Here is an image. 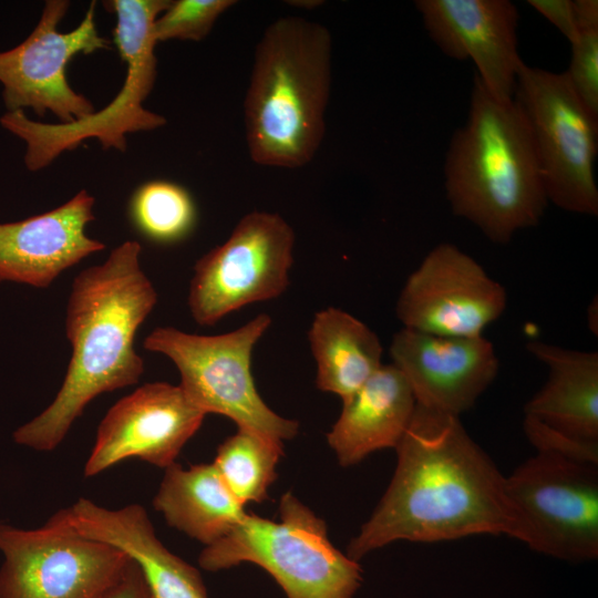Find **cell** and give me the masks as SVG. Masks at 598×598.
<instances>
[{"instance_id":"cell-1","label":"cell","mask_w":598,"mask_h":598,"mask_svg":"<svg viewBox=\"0 0 598 598\" xmlns=\"http://www.w3.org/2000/svg\"><path fill=\"white\" fill-rule=\"evenodd\" d=\"M383 497L348 546L359 560L393 542L512 533L505 476L458 416L416 404Z\"/></svg>"},{"instance_id":"cell-2","label":"cell","mask_w":598,"mask_h":598,"mask_svg":"<svg viewBox=\"0 0 598 598\" xmlns=\"http://www.w3.org/2000/svg\"><path fill=\"white\" fill-rule=\"evenodd\" d=\"M141 254L140 243L126 240L74 278L65 311L72 355L63 383L44 411L14 431L16 443L53 451L93 399L138 382L144 361L134 340L158 299Z\"/></svg>"},{"instance_id":"cell-3","label":"cell","mask_w":598,"mask_h":598,"mask_svg":"<svg viewBox=\"0 0 598 598\" xmlns=\"http://www.w3.org/2000/svg\"><path fill=\"white\" fill-rule=\"evenodd\" d=\"M444 176L452 213L495 244L537 226L548 204L522 109L514 99L494 97L477 75L466 123L451 138Z\"/></svg>"},{"instance_id":"cell-4","label":"cell","mask_w":598,"mask_h":598,"mask_svg":"<svg viewBox=\"0 0 598 598\" xmlns=\"http://www.w3.org/2000/svg\"><path fill=\"white\" fill-rule=\"evenodd\" d=\"M331 49L328 29L316 21L283 17L266 28L244 100L252 162L291 169L312 161L326 132Z\"/></svg>"},{"instance_id":"cell-5","label":"cell","mask_w":598,"mask_h":598,"mask_svg":"<svg viewBox=\"0 0 598 598\" xmlns=\"http://www.w3.org/2000/svg\"><path fill=\"white\" fill-rule=\"evenodd\" d=\"M168 0H110L104 6L115 14L113 43L126 64L125 80L114 99L101 111L70 123H44L24 111L6 112L1 126L25 144L24 165L30 172L49 166L63 152L95 138L105 150L124 152L126 135L156 130L164 116L144 107L157 76L153 28Z\"/></svg>"},{"instance_id":"cell-6","label":"cell","mask_w":598,"mask_h":598,"mask_svg":"<svg viewBox=\"0 0 598 598\" xmlns=\"http://www.w3.org/2000/svg\"><path fill=\"white\" fill-rule=\"evenodd\" d=\"M243 563L266 570L287 598H354L362 584L359 563L332 545L324 520L291 493L280 499L279 520L246 513L198 557L208 571Z\"/></svg>"},{"instance_id":"cell-7","label":"cell","mask_w":598,"mask_h":598,"mask_svg":"<svg viewBox=\"0 0 598 598\" xmlns=\"http://www.w3.org/2000/svg\"><path fill=\"white\" fill-rule=\"evenodd\" d=\"M270 326V316L259 313L241 327L216 336L157 327L144 339L143 347L164 354L176 365L178 385L203 412L224 415L238 429L283 444L298 434L299 423L265 403L251 373L254 348Z\"/></svg>"},{"instance_id":"cell-8","label":"cell","mask_w":598,"mask_h":598,"mask_svg":"<svg viewBox=\"0 0 598 598\" xmlns=\"http://www.w3.org/2000/svg\"><path fill=\"white\" fill-rule=\"evenodd\" d=\"M511 537L569 561L598 557V464L537 451L505 477Z\"/></svg>"},{"instance_id":"cell-9","label":"cell","mask_w":598,"mask_h":598,"mask_svg":"<svg viewBox=\"0 0 598 598\" xmlns=\"http://www.w3.org/2000/svg\"><path fill=\"white\" fill-rule=\"evenodd\" d=\"M514 100L533 136L547 200L566 212L597 216L598 118L576 95L566 73L523 63Z\"/></svg>"},{"instance_id":"cell-10","label":"cell","mask_w":598,"mask_h":598,"mask_svg":"<svg viewBox=\"0 0 598 598\" xmlns=\"http://www.w3.org/2000/svg\"><path fill=\"white\" fill-rule=\"evenodd\" d=\"M0 598H107L131 559L78 533L61 509L40 528L0 524Z\"/></svg>"},{"instance_id":"cell-11","label":"cell","mask_w":598,"mask_h":598,"mask_svg":"<svg viewBox=\"0 0 598 598\" xmlns=\"http://www.w3.org/2000/svg\"><path fill=\"white\" fill-rule=\"evenodd\" d=\"M295 239L292 227L276 213L243 216L229 237L194 266L187 301L195 322L214 326L236 310L282 295Z\"/></svg>"},{"instance_id":"cell-12","label":"cell","mask_w":598,"mask_h":598,"mask_svg":"<svg viewBox=\"0 0 598 598\" xmlns=\"http://www.w3.org/2000/svg\"><path fill=\"white\" fill-rule=\"evenodd\" d=\"M70 2L45 1L31 33L18 45L0 51V84L6 112L31 109L37 115L51 112L59 123H70L95 112L93 103L78 93L66 78V66L78 54L112 48L95 21V1L76 28L61 32L59 24Z\"/></svg>"},{"instance_id":"cell-13","label":"cell","mask_w":598,"mask_h":598,"mask_svg":"<svg viewBox=\"0 0 598 598\" xmlns=\"http://www.w3.org/2000/svg\"><path fill=\"white\" fill-rule=\"evenodd\" d=\"M507 306L505 288L453 244L434 247L396 301L403 328L441 337H480Z\"/></svg>"},{"instance_id":"cell-14","label":"cell","mask_w":598,"mask_h":598,"mask_svg":"<svg viewBox=\"0 0 598 598\" xmlns=\"http://www.w3.org/2000/svg\"><path fill=\"white\" fill-rule=\"evenodd\" d=\"M205 415L179 385H141L113 404L102 419L84 476H95L127 458L165 470L175 463Z\"/></svg>"},{"instance_id":"cell-15","label":"cell","mask_w":598,"mask_h":598,"mask_svg":"<svg viewBox=\"0 0 598 598\" xmlns=\"http://www.w3.org/2000/svg\"><path fill=\"white\" fill-rule=\"evenodd\" d=\"M390 355L417 405L458 417L499 369L494 346L483 336L441 337L402 328L392 338Z\"/></svg>"},{"instance_id":"cell-16","label":"cell","mask_w":598,"mask_h":598,"mask_svg":"<svg viewBox=\"0 0 598 598\" xmlns=\"http://www.w3.org/2000/svg\"><path fill=\"white\" fill-rule=\"evenodd\" d=\"M432 41L447 56L473 60L476 74L499 101L514 99L523 60L517 48V7L508 0H417Z\"/></svg>"},{"instance_id":"cell-17","label":"cell","mask_w":598,"mask_h":598,"mask_svg":"<svg viewBox=\"0 0 598 598\" xmlns=\"http://www.w3.org/2000/svg\"><path fill=\"white\" fill-rule=\"evenodd\" d=\"M94 205L81 189L52 210L0 224V281L48 288L64 270L103 250L105 245L86 234Z\"/></svg>"},{"instance_id":"cell-18","label":"cell","mask_w":598,"mask_h":598,"mask_svg":"<svg viewBox=\"0 0 598 598\" xmlns=\"http://www.w3.org/2000/svg\"><path fill=\"white\" fill-rule=\"evenodd\" d=\"M61 511L81 535L126 554L140 569L152 598H208L200 573L162 544L140 504L110 509L81 497Z\"/></svg>"},{"instance_id":"cell-19","label":"cell","mask_w":598,"mask_h":598,"mask_svg":"<svg viewBox=\"0 0 598 598\" xmlns=\"http://www.w3.org/2000/svg\"><path fill=\"white\" fill-rule=\"evenodd\" d=\"M415 406L402 373L393 364H382L361 388L342 400L341 413L327 434L340 465L351 466L375 451L395 448Z\"/></svg>"},{"instance_id":"cell-20","label":"cell","mask_w":598,"mask_h":598,"mask_svg":"<svg viewBox=\"0 0 598 598\" xmlns=\"http://www.w3.org/2000/svg\"><path fill=\"white\" fill-rule=\"evenodd\" d=\"M527 350L548 369L525 416L585 442L598 443V353L532 341Z\"/></svg>"},{"instance_id":"cell-21","label":"cell","mask_w":598,"mask_h":598,"mask_svg":"<svg viewBox=\"0 0 598 598\" xmlns=\"http://www.w3.org/2000/svg\"><path fill=\"white\" fill-rule=\"evenodd\" d=\"M153 506L169 526L205 546L226 536L247 513L213 463L166 467Z\"/></svg>"},{"instance_id":"cell-22","label":"cell","mask_w":598,"mask_h":598,"mask_svg":"<svg viewBox=\"0 0 598 598\" xmlns=\"http://www.w3.org/2000/svg\"><path fill=\"white\" fill-rule=\"evenodd\" d=\"M319 390L344 400L382 365L379 337L349 312L328 307L318 311L308 331Z\"/></svg>"},{"instance_id":"cell-23","label":"cell","mask_w":598,"mask_h":598,"mask_svg":"<svg viewBox=\"0 0 598 598\" xmlns=\"http://www.w3.org/2000/svg\"><path fill=\"white\" fill-rule=\"evenodd\" d=\"M283 444L256 432L238 429L218 447L213 465L241 504L260 503L276 480Z\"/></svg>"},{"instance_id":"cell-24","label":"cell","mask_w":598,"mask_h":598,"mask_svg":"<svg viewBox=\"0 0 598 598\" xmlns=\"http://www.w3.org/2000/svg\"><path fill=\"white\" fill-rule=\"evenodd\" d=\"M128 213L136 229L152 241L172 244L190 234L196 206L186 188L169 181H150L133 194Z\"/></svg>"},{"instance_id":"cell-25","label":"cell","mask_w":598,"mask_h":598,"mask_svg":"<svg viewBox=\"0 0 598 598\" xmlns=\"http://www.w3.org/2000/svg\"><path fill=\"white\" fill-rule=\"evenodd\" d=\"M236 4L234 0H176L157 17L153 34L155 41H202L218 18Z\"/></svg>"},{"instance_id":"cell-26","label":"cell","mask_w":598,"mask_h":598,"mask_svg":"<svg viewBox=\"0 0 598 598\" xmlns=\"http://www.w3.org/2000/svg\"><path fill=\"white\" fill-rule=\"evenodd\" d=\"M571 48L565 73L581 103L598 118V28L579 30Z\"/></svg>"},{"instance_id":"cell-27","label":"cell","mask_w":598,"mask_h":598,"mask_svg":"<svg viewBox=\"0 0 598 598\" xmlns=\"http://www.w3.org/2000/svg\"><path fill=\"white\" fill-rule=\"evenodd\" d=\"M523 427L527 439L537 451L551 452L577 461L598 464V443L564 435L528 416L524 417Z\"/></svg>"},{"instance_id":"cell-28","label":"cell","mask_w":598,"mask_h":598,"mask_svg":"<svg viewBox=\"0 0 598 598\" xmlns=\"http://www.w3.org/2000/svg\"><path fill=\"white\" fill-rule=\"evenodd\" d=\"M527 3L553 23L573 44L578 38L571 0H529Z\"/></svg>"},{"instance_id":"cell-29","label":"cell","mask_w":598,"mask_h":598,"mask_svg":"<svg viewBox=\"0 0 598 598\" xmlns=\"http://www.w3.org/2000/svg\"><path fill=\"white\" fill-rule=\"evenodd\" d=\"M107 598H152L140 569L132 560L123 579Z\"/></svg>"},{"instance_id":"cell-30","label":"cell","mask_w":598,"mask_h":598,"mask_svg":"<svg viewBox=\"0 0 598 598\" xmlns=\"http://www.w3.org/2000/svg\"><path fill=\"white\" fill-rule=\"evenodd\" d=\"M573 6L578 31L598 28L597 0H575Z\"/></svg>"}]
</instances>
